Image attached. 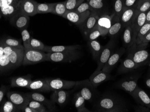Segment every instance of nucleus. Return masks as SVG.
I'll list each match as a JSON object with an SVG mask.
<instances>
[{"label":"nucleus","instance_id":"40","mask_svg":"<svg viewBox=\"0 0 150 112\" xmlns=\"http://www.w3.org/2000/svg\"><path fill=\"white\" fill-rule=\"evenodd\" d=\"M30 47L31 48L36 50L43 51L45 46L42 42L33 38L31 37L30 41Z\"/></svg>","mask_w":150,"mask_h":112},{"label":"nucleus","instance_id":"21","mask_svg":"<svg viewBox=\"0 0 150 112\" xmlns=\"http://www.w3.org/2000/svg\"><path fill=\"white\" fill-rule=\"evenodd\" d=\"M32 81L31 79L28 76L16 77L12 78L11 80V87L26 88Z\"/></svg>","mask_w":150,"mask_h":112},{"label":"nucleus","instance_id":"44","mask_svg":"<svg viewBox=\"0 0 150 112\" xmlns=\"http://www.w3.org/2000/svg\"><path fill=\"white\" fill-rule=\"evenodd\" d=\"M83 97L85 99V100L86 101H89L92 98L93 93L91 91L90 88L87 87H84L81 89L80 92Z\"/></svg>","mask_w":150,"mask_h":112},{"label":"nucleus","instance_id":"35","mask_svg":"<svg viewBox=\"0 0 150 112\" xmlns=\"http://www.w3.org/2000/svg\"><path fill=\"white\" fill-rule=\"evenodd\" d=\"M21 34L22 38L24 49L31 48L30 41H31V37L28 31L27 30V29H23L21 31Z\"/></svg>","mask_w":150,"mask_h":112},{"label":"nucleus","instance_id":"37","mask_svg":"<svg viewBox=\"0 0 150 112\" xmlns=\"http://www.w3.org/2000/svg\"><path fill=\"white\" fill-rule=\"evenodd\" d=\"M85 99L81 95L80 92L75 96V106L77 109V111L80 112V110L84 108L85 107Z\"/></svg>","mask_w":150,"mask_h":112},{"label":"nucleus","instance_id":"20","mask_svg":"<svg viewBox=\"0 0 150 112\" xmlns=\"http://www.w3.org/2000/svg\"><path fill=\"white\" fill-rule=\"evenodd\" d=\"M80 47L79 45L72 46H45L44 51L46 53L61 52L65 51L77 50Z\"/></svg>","mask_w":150,"mask_h":112},{"label":"nucleus","instance_id":"22","mask_svg":"<svg viewBox=\"0 0 150 112\" xmlns=\"http://www.w3.org/2000/svg\"><path fill=\"white\" fill-rule=\"evenodd\" d=\"M122 53L120 52L115 53L111 55L104 66L103 67L102 71L109 73L112 68H113L116 63L119 61Z\"/></svg>","mask_w":150,"mask_h":112},{"label":"nucleus","instance_id":"8","mask_svg":"<svg viewBox=\"0 0 150 112\" xmlns=\"http://www.w3.org/2000/svg\"><path fill=\"white\" fill-rule=\"evenodd\" d=\"M91 14L90 10L81 13H79L73 10L68 11L66 13L63 17L72 23L79 25L82 24Z\"/></svg>","mask_w":150,"mask_h":112},{"label":"nucleus","instance_id":"7","mask_svg":"<svg viewBox=\"0 0 150 112\" xmlns=\"http://www.w3.org/2000/svg\"><path fill=\"white\" fill-rule=\"evenodd\" d=\"M29 20V16L19 10L10 18V22L12 26L21 31L28 27Z\"/></svg>","mask_w":150,"mask_h":112},{"label":"nucleus","instance_id":"15","mask_svg":"<svg viewBox=\"0 0 150 112\" xmlns=\"http://www.w3.org/2000/svg\"><path fill=\"white\" fill-rule=\"evenodd\" d=\"M136 15V8H130L124 10L120 18L123 26L131 25Z\"/></svg>","mask_w":150,"mask_h":112},{"label":"nucleus","instance_id":"33","mask_svg":"<svg viewBox=\"0 0 150 112\" xmlns=\"http://www.w3.org/2000/svg\"><path fill=\"white\" fill-rule=\"evenodd\" d=\"M136 13H146L150 9V0H139L136 6Z\"/></svg>","mask_w":150,"mask_h":112},{"label":"nucleus","instance_id":"24","mask_svg":"<svg viewBox=\"0 0 150 112\" xmlns=\"http://www.w3.org/2000/svg\"><path fill=\"white\" fill-rule=\"evenodd\" d=\"M123 38L124 43L127 46H132L136 43V39L131 25H129L126 26L124 32Z\"/></svg>","mask_w":150,"mask_h":112},{"label":"nucleus","instance_id":"28","mask_svg":"<svg viewBox=\"0 0 150 112\" xmlns=\"http://www.w3.org/2000/svg\"><path fill=\"white\" fill-rule=\"evenodd\" d=\"M67 12L66 8L65 1L53 3L51 13L63 17Z\"/></svg>","mask_w":150,"mask_h":112},{"label":"nucleus","instance_id":"34","mask_svg":"<svg viewBox=\"0 0 150 112\" xmlns=\"http://www.w3.org/2000/svg\"><path fill=\"white\" fill-rule=\"evenodd\" d=\"M53 3H38L37 5V13L46 14L52 12Z\"/></svg>","mask_w":150,"mask_h":112},{"label":"nucleus","instance_id":"25","mask_svg":"<svg viewBox=\"0 0 150 112\" xmlns=\"http://www.w3.org/2000/svg\"><path fill=\"white\" fill-rule=\"evenodd\" d=\"M0 68L1 72H5L12 68L10 58L0 49Z\"/></svg>","mask_w":150,"mask_h":112},{"label":"nucleus","instance_id":"51","mask_svg":"<svg viewBox=\"0 0 150 112\" xmlns=\"http://www.w3.org/2000/svg\"><path fill=\"white\" fill-rule=\"evenodd\" d=\"M146 84L148 87L150 88V79H149L148 80H146Z\"/></svg>","mask_w":150,"mask_h":112},{"label":"nucleus","instance_id":"2","mask_svg":"<svg viewBox=\"0 0 150 112\" xmlns=\"http://www.w3.org/2000/svg\"><path fill=\"white\" fill-rule=\"evenodd\" d=\"M80 53L77 50L61 52L47 53L46 61L71 63L79 58Z\"/></svg>","mask_w":150,"mask_h":112},{"label":"nucleus","instance_id":"41","mask_svg":"<svg viewBox=\"0 0 150 112\" xmlns=\"http://www.w3.org/2000/svg\"><path fill=\"white\" fill-rule=\"evenodd\" d=\"M122 25V23L120 22H117L114 24H112V26L109 30L108 34L111 36L115 35L117 34L121 29Z\"/></svg>","mask_w":150,"mask_h":112},{"label":"nucleus","instance_id":"43","mask_svg":"<svg viewBox=\"0 0 150 112\" xmlns=\"http://www.w3.org/2000/svg\"><path fill=\"white\" fill-rule=\"evenodd\" d=\"M100 36H101V32L98 29L97 24V25L90 32L87 37L89 41H91L96 39Z\"/></svg>","mask_w":150,"mask_h":112},{"label":"nucleus","instance_id":"50","mask_svg":"<svg viewBox=\"0 0 150 112\" xmlns=\"http://www.w3.org/2000/svg\"><path fill=\"white\" fill-rule=\"evenodd\" d=\"M146 22H150V9L146 12Z\"/></svg>","mask_w":150,"mask_h":112},{"label":"nucleus","instance_id":"13","mask_svg":"<svg viewBox=\"0 0 150 112\" xmlns=\"http://www.w3.org/2000/svg\"><path fill=\"white\" fill-rule=\"evenodd\" d=\"M112 24V18L108 15H104L99 17L98 26L102 36H104L108 34Z\"/></svg>","mask_w":150,"mask_h":112},{"label":"nucleus","instance_id":"6","mask_svg":"<svg viewBox=\"0 0 150 112\" xmlns=\"http://www.w3.org/2000/svg\"><path fill=\"white\" fill-rule=\"evenodd\" d=\"M8 100L13 103L20 111L25 107L28 106L30 102L29 98L25 94H22L18 92H9L6 93Z\"/></svg>","mask_w":150,"mask_h":112},{"label":"nucleus","instance_id":"32","mask_svg":"<svg viewBox=\"0 0 150 112\" xmlns=\"http://www.w3.org/2000/svg\"><path fill=\"white\" fill-rule=\"evenodd\" d=\"M150 31V22H146L145 24L140 28L138 32L137 38H136V44L139 45L142 39L144 38L146 35Z\"/></svg>","mask_w":150,"mask_h":112},{"label":"nucleus","instance_id":"5","mask_svg":"<svg viewBox=\"0 0 150 112\" xmlns=\"http://www.w3.org/2000/svg\"><path fill=\"white\" fill-rule=\"evenodd\" d=\"M120 106L117 100L111 97H105L98 102V111L102 112H118Z\"/></svg>","mask_w":150,"mask_h":112},{"label":"nucleus","instance_id":"38","mask_svg":"<svg viewBox=\"0 0 150 112\" xmlns=\"http://www.w3.org/2000/svg\"><path fill=\"white\" fill-rule=\"evenodd\" d=\"M28 105L35 109L37 112H45L48 111V110L43 104L37 101L30 100Z\"/></svg>","mask_w":150,"mask_h":112},{"label":"nucleus","instance_id":"36","mask_svg":"<svg viewBox=\"0 0 150 112\" xmlns=\"http://www.w3.org/2000/svg\"><path fill=\"white\" fill-rule=\"evenodd\" d=\"M85 0H67L65 1L67 11L73 10L76 9Z\"/></svg>","mask_w":150,"mask_h":112},{"label":"nucleus","instance_id":"12","mask_svg":"<svg viewBox=\"0 0 150 112\" xmlns=\"http://www.w3.org/2000/svg\"><path fill=\"white\" fill-rule=\"evenodd\" d=\"M146 22V13H140L137 14L136 13L135 17L131 24L132 29L134 32V35L136 41L137 35L140 28Z\"/></svg>","mask_w":150,"mask_h":112},{"label":"nucleus","instance_id":"18","mask_svg":"<svg viewBox=\"0 0 150 112\" xmlns=\"http://www.w3.org/2000/svg\"><path fill=\"white\" fill-rule=\"evenodd\" d=\"M112 54V49L110 46H107L103 47L98 60L97 71H101L108 61Z\"/></svg>","mask_w":150,"mask_h":112},{"label":"nucleus","instance_id":"11","mask_svg":"<svg viewBox=\"0 0 150 112\" xmlns=\"http://www.w3.org/2000/svg\"><path fill=\"white\" fill-rule=\"evenodd\" d=\"M99 17L96 13L93 11L82 23V29L83 33L87 37L90 32L97 25Z\"/></svg>","mask_w":150,"mask_h":112},{"label":"nucleus","instance_id":"4","mask_svg":"<svg viewBox=\"0 0 150 112\" xmlns=\"http://www.w3.org/2000/svg\"><path fill=\"white\" fill-rule=\"evenodd\" d=\"M51 91L64 90L72 88L76 85H79L83 81H66L61 79H45Z\"/></svg>","mask_w":150,"mask_h":112},{"label":"nucleus","instance_id":"45","mask_svg":"<svg viewBox=\"0 0 150 112\" xmlns=\"http://www.w3.org/2000/svg\"><path fill=\"white\" fill-rule=\"evenodd\" d=\"M139 0H123L124 10L130 8H136Z\"/></svg>","mask_w":150,"mask_h":112},{"label":"nucleus","instance_id":"9","mask_svg":"<svg viewBox=\"0 0 150 112\" xmlns=\"http://www.w3.org/2000/svg\"><path fill=\"white\" fill-rule=\"evenodd\" d=\"M38 3L34 0H22L19 5V10L28 16L37 15Z\"/></svg>","mask_w":150,"mask_h":112},{"label":"nucleus","instance_id":"16","mask_svg":"<svg viewBox=\"0 0 150 112\" xmlns=\"http://www.w3.org/2000/svg\"><path fill=\"white\" fill-rule=\"evenodd\" d=\"M27 88L40 92H49L51 91L45 79H38L32 81Z\"/></svg>","mask_w":150,"mask_h":112},{"label":"nucleus","instance_id":"29","mask_svg":"<svg viewBox=\"0 0 150 112\" xmlns=\"http://www.w3.org/2000/svg\"><path fill=\"white\" fill-rule=\"evenodd\" d=\"M1 104V106L0 109V112H16L20 111L17 107L10 100H5L2 102Z\"/></svg>","mask_w":150,"mask_h":112},{"label":"nucleus","instance_id":"26","mask_svg":"<svg viewBox=\"0 0 150 112\" xmlns=\"http://www.w3.org/2000/svg\"><path fill=\"white\" fill-rule=\"evenodd\" d=\"M88 45L91 51L93 58L98 61L101 52L104 47H102L100 43L96 40L89 41Z\"/></svg>","mask_w":150,"mask_h":112},{"label":"nucleus","instance_id":"27","mask_svg":"<svg viewBox=\"0 0 150 112\" xmlns=\"http://www.w3.org/2000/svg\"><path fill=\"white\" fill-rule=\"evenodd\" d=\"M133 97L150 109V98L144 91L138 88Z\"/></svg>","mask_w":150,"mask_h":112},{"label":"nucleus","instance_id":"31","mask_svg":"<svg viewBox=\"0 0 150 112\" xmlns=\"http://www.w3.org/2000/svg\"><path fill=\"white\" fill-rule=\"evenodd\" d=\"M1 41L6 46L16 48L24 47L21 43V41L19 39H16L11 37H6L3 38Z\"/></svg>","mask_w":150,"mask_h":112},{"label":"nucleus","instance_id":"48","mask_svg":"<svg viewBox=\"0 0 150 112\" xmlns=\"http://www.w3.org/2000/svg\"><path fill=\"white\" fill-rule=\"evenodd\" d=\"M149 42H150V31L145 36L144 38L142 39L139 45L147 43Z\"/></svg>","mask_w":150,"mask_h":112},{"label":"nucleus","instance_id":"39","mask_svg":"<svg viewBox=\"0 0 150 112\" xmlns=\"http://www.w3.org/2000/svg\"><path fill=\"white\" fill-rule=\"evenodd\" d=\"M124 10L123 0H115L114 11L117 16L120 17Z\"/></svg>","mask_w":150,"mask_h":112},{"label":"nucleus","instance_id":"53","mask_svg":"<svg viewBox=\"0 0 150 112\" xmlns=\"http://www.w3.org/2000/svg\"><path fill=\"white\" fill-rule=\"evenodd\" d=\"M86 1H89V0H86Z\"/></svg>","mask_w":150,"mask_h":112},{"label":"nucleus","instance_id":"1","mask_svg":"<svg viewBox=\"0 0 150 112\" xmlns=\"http://www.w3.org/2000/svg\"><path fill=\"white\" fill-rule=\"evenodd\" d=\"M0 49L10 58L13 68H16L23 64L24 55V47L16 48L4 45L1 41Z\"/></svg>","mask_w":150,"mask_h":112},{"label":"nucleus","instance_id":"17","mask_svg":"<svg viewBox=\"0 0 150 112\" xmlns=\"http://www.w3.org/2000/svg\"><path fill=\"white\" fill-rule=\"evenodd\" d=\"M69 93L64 90H55L51 96V100L59 105L66 103L69 97Z\"/></svg>","mask_w":150,"mask_h":112},{"label":"nucleus","instance_id":"47","mask_svg":"<svg viewBox=\"0 0 150 112\" xmlns=\"http://www.w3.org/2000/svg\"><path fill=\"white\" fill-rule=\"evenodd\" d=\"M9 90L8 87L6 86L5 85H1L0 88V102L1 103L3 101L4 96L6 93H7V91Z\"/></svg>","mask_w":150,"mask_h":112},{"label":"nucleus","instance_id":"23","mask_svg":"<svg viewBox=\"0 0 150 112\" xmlns=\"http://www.w3.org/2000/svg\"><path fill=\"white\" fill-rule=\"evenodd\" d=\"M120 86L122 89L128 92L133 96L139 88L137 85V80H136L124 81L120 84Z\"/></svg>","mask_w":150,"mask_h":112},{"label":"nucleus","instance_id":"19","mask_svg":"<svg viewBox=\"0 0 150 112\" xmlns=\"http://www.w3.org/2000/svg\"><path fill=\"white\" fill-rule=\"evenodd\" d=\"M129 57L140 66L142 65L148 60L149 54L146 50L141 49L134 52L133 54H131Z\"/></svg>","mask_w":150,"mask_h":112},{"label":"nucleus","instance_id":"14","mask_svg":"<svg viewBox=\"0 0 150 112\" xmlns=\"http://www.w3.org/2000/svg\"><path fill=\"white\" fill-rule=\"evenodd\" d=\"M109 77V73L101 70L95 71L93 74L91 76L90 81L92 85L94 87L96 88L99 84L108 80Z\"/></svg>","mask_w":150,"mask_h":112},{"label":"nucleus","instance_id":"42","mask_svg":"<svg viewBox=\"0 0 150 112\" xmlns=\"http://www.w3.org/2000/svg\"><path fill=\"white\" fill-rule=\"evenodd\" d=\"M93 9L91 8L90 5L88 4V2H83L81 5L78 6L76 9L73 10V11L76 12L81 13L85 12L88 10L92 11Z\"/></svg>","mask_w":150,"mask_h":112},{"label":"nucleus","instance_id":"3","mask_svg":"<svg viewBox=\"0 0 150 112\" xmlns=\"http://www.w3.org/2000/svg\"><path fill=\"white\" fill-rule=\"evenodd\" d=\"M47 53L40 50L30 48L24 49V58L23 65L36 64L46 61Z\"/></svg>","mask_w":150,"mask_h":112},{"label":"nucleus","instance_id":"10","mask_svg":"<svg viewBox=\"0 0 150 112\" xmlns=\"http://www.w3.org/2000/svg\"><path fill=\"white\" fill-rule=\"evenodd\" d=\"M30 100L37 101L45 106L49 110H53L55 108L54 103L51 100H48L42 94L37 93H25Z\"/></svg>","mask_w":150,"mask_h":112},{"label":"nucleus","instance_id":"30","mask_svg":"<svg viewBox=\"0 0 150 112\" xmlns=\"http://www.w3.org/2000/svg\"><path fill=\"white\" fill-rule=\"evenodd\" d=\"M139 66H140L139 64L135 63L130 57H129L122 62L121 70L122 72H127L136 69Z\"/></svg>","mask_w":150,"mask_h":112},{"label":"nucleus","instance_id":"46","mask_svg":"<svg viewBox=\"0 0 150 112\" xmlns=\"http://www.w3.org/2000/svg\"><path fill=\"white\" fill-rule=\"evenodd\" d=\"M88 2L93 9L98 10L103 6V2L98 1L97 0H89Z\"/></svg>","mask_w":150,"mask_h":112},{"label":"nucleus","instance_id":"49","mask_svg":"<svg viewBox=\"0 0 150 112\" xmlns=\"http://www.w3.org/2000/svg\"><path fill=\"white\" fill-rule=\"evenodd\" d=\"M22 111L24 112H37V111L35 109H34L31 107L29 106L28 105L25 107L22 110Z\"/></svg>","mask_w":150,"mask_h":112},{"label":"nucleus","instance_id":"52","mask_svg":"<svg viewBox=\"0 0 150 112\" xmlns=\"http://www.w3.org/2000/svg\"><path fill=\"white\" fill-rule=\"evenodd\" d=\"M98 1H103V0H97Z\"/></svg>","mask_w":150,"mask_h":112}]
</instances>
